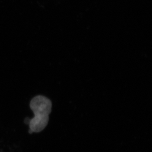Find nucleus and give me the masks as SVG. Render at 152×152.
Listing matches in <instances>:
<instances>
[{
    "mask_svg": "<svg viewBox=\"0 0 152 152\" xmlns=\"http://www.w3.org/2000/svg\"><path fill=\"white\" fill-rule=\"evenodd\" d=\"M30 107L34 116L30 120L29 133L40 132L48 123L49 115L52 110L51 101L45 96L39 95L32 99Z\"/></svg>",
    "mask_w": 152,
    "mask_h": 152,
    "instance_id": "nucleus-1",
    "label": "nucleus"
}]
</instances>
